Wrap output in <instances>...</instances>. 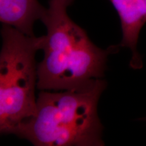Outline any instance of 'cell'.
I'll use <instances>...</instances> for the list:
<instances>
[{"mask_svg": "<svg viewBox=\"0 0 146 146\" xmlns=\"http://www.w3.org/2000/svg\"><path fill=\"white\" fill-rule=\"evenodd\" d=\"M74 0H50L41 22L47 28L43 50L38 64L37 89L64 91L79 87L91 80L102 78L108 56L117 46L106 50L93 43L86 31L68 16L67 9Z\"/></svg>", "mask_w": 146, "mask_h": 146, "instance_id": "cell-1", "label": "cell"}, {"mask_svg": "<svg viewBox=\"0 0 146 146\" xmlns=\"http://www.w3.org/2000/svg\"><path fill=\"white\" fill-rule=\"evenodd\" d=\"M1 35L0 132L12 134L18 125L36 112L38 64L35 55L43 50L45 35H27L5 24Z\"/></svg>", "mask_w": 146, "mask_h": 146, "instance_id": "cell-3", "label": "cell"}, {"mask_svg": "<svg viewBox=\"0 0 146 146\" xmlns=\"http://www.w3.org/2000/svg\"><path fill=\"white\" fill-rule=\"evenodd\" d=\"M106 87L104 80L96 78L60 92L42 90L35 114L12 134L35 146L104 145L98 104Z\"/></svg>", "mask_w": 146, "mask_h": 146, "instance_id": "cell-2", "label": "cell"}, {"mask_svg": "<svg viewBox=\"0 0 146 146\" xmlns=\"http://www.w3.org/2000/svg\"><path fill=\"white\" fill-rule=\"evenodd\" d=\"M145 1H146V0H145Z\"/></svg>", "mask_w": 146, "mask_h": 146, "instance_id": "cell-7", "label": "cell"}, {"mask_svg": "<svg viewBox=\"0 0 146 146\" xmlns=\"http://www.w3.org/2000/svg\"><path fill=\"white\" fill-rule=\"evenodd\" d=\"M47 10L38 0H0V21L33 36L35 23L43 21Z\"/></svg>", "mask_w": 146, "mask_h": 146, "instance_id": "cell-5", "label": "cell"}, {"mask_svg": "<svg viewBox=\"0 0 146 146\" xmlns=\"http://www.w3.org/2000/svg\"><path fill=\"white\" fill-rule=\"evenodd\" d=\"M145 120H146V118H145Z\"/></svg>", "mask_w": 146, "mask_h": 146, "instance_id": "cell-6", "label": "cell"}, {"mask_svg": "<svg viewBox=\"0 0 146 146\" xmlns=\"http://www.w3.org/2000/svg\"><path fill=\"white\" fill-rule=\"evenodd\" d=\"M119 16L123 39L120 46L129 48L132 52L130 61L131 68L143 67L141 57L138 52L139 36L142 27L146 23L145 0H109Z\"/></svg>", "mask_w": 146, "mask_h": 146, "instance_id": "cell-4", "label": "cell"}]
</instances>
